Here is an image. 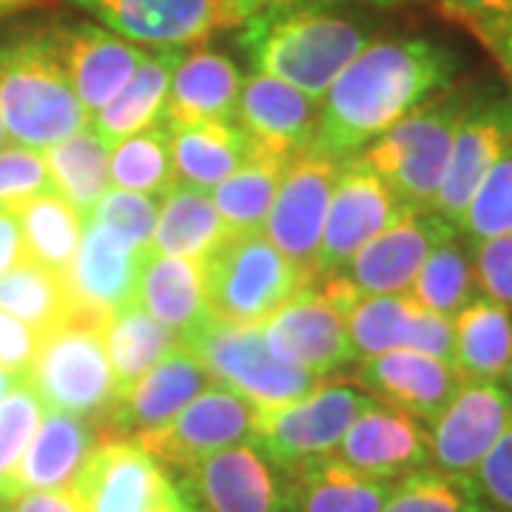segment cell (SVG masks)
Masks as SVG:
<instances>
[{
	"label": "cell",
	"mask_w": 512,
	"mask_h": 512,
	"mask_svg": "<svg viewBox=\"0 0 512 512\" xmlns=\"http://www.w3.org/2000/svg\"><path fill=\"white\" fill-rule=\"evenodd\" d=\"M458 57L433 40H370L330 83L308 151L356 157L421 103L453 86Z\"/></svg>",
	"instance_id": "obj_1"
},
{
	"label": "cell",
	"mask_w": 512,
	"mask_h": 512,
	"mask_svg": "<svg viewBox=\"0 0 512 512\" xmlns=\"http://www.w3.org/2000/svg\"><path fill=\"white\" fill-rule=\"evenodd\" d=\"M239 49L254 72L276 77L322 103L330 83L370 43L365 26L328 12V6H293L248 18Z\"/></svg>",
	"instance_id": "obj_2"
},
{
	"label": "cell",
	"mask_w": 512,
	"mask_h": 512,
	"mask_svg": "<svg viewBox=\"0 0 512 512\" xmlns=\"http://www.w3.org/2000/svg\"><path fill=\"white\" fill-rule=\"evenodd\" d=\"M0 123L9 143L35 151L89 126V111L57 52L55 29L0 46Z\"/></svg>",
	"instance_id": "obj_3"
},
{
	"label": "cell",
	"mask_w": 512,
	"mask_h": 512,
	"mask_svg": "<svg viewBox=\"0 0 512 512\" xmlns=\"http://www.w3.org/2000/svg\"><path fill=\"white\" fill-rule=\"evenodd\" d=\"M470 92H444L413 109L382 137L367 143L356 160L413 208H430L450 160V146Z\"/></svg>",
	"instance_id": "obj_4"
},
{
	"label": "cell",
	"mask_w": 512,
	"mask_h": 512,
	"mask_svg": "<svg viewBox=\"0 0 512 512\" xmlns=\"http://www.w3.org/2000/svg\"><path fill=\"white\" fill-rule=\"evenodd\" d=\"M106 316L72 313L66 322L40 333L37 356L26 384L46 410L72 413L80 419L103 416L114 399Z\"/></svg>",
	"instance_id": "obj_5"
},
{
	"label": "cell",
	"mask_w": 512,
	"mask_h": 512,
	"mask_svg": "<svg viewBox=\"0 0 512 512\" xmlns=\"http://www.w3.org/2000/svg\"><path fill=\"white\" fill-rule=\"evenodd\" d=\"M208 313L237 325H262L311 282L265 234H228L202 259Z\"/></svg>",
	"instance_id": "obj_6"
},
{
	"label": "cell",
	"mask_w": 512,
	"mask_h": 512,
	"mask_svg": "<svg viewBox=\"0 0 512 512\" xmlns=\"http://www.w3.org/2000/svg\"><path fill=\"white\" fill-rule=\"evenodd\" d=\"M177 339L194 353V359L211 373L214 382L256 407L302 399L322 382L302 367L279 362L265 345L259 325H237L205 313Z\"/></svg>",
	"instance_id": "obj_7"
},
{
	"label": "cell",
	"mask_w": 512,
	"mask_h": 512,
	"mask_svg": "<svg viewBox=\"0 0 512 512\" xmlns=\"http://www.w3.org/2000/svg\"><path fill=\"white\" fill-rule=\"evenodd\" d=\"M345 316L353 359H370L393 350H416L453 362V319L427 311L410 293H356L339 276L319 282Z\"/></svg>",
	"instance_id": "obj_8"
},
{
	"label": "cell",
	"mask_w": 512,
	"mask_h": 512,
	"mask_svg": "<svg viewBox=\"0 0 512 512\" xmlns=\"http://www.w3.org/2000/svg\"><path fill=\"white\" fill-rule=\"evenodd\" d=\"M373 402L350 384H316L302 399L256 407L254 441L279 470L296 461L336 453L353 419Z\"/></svg>",
	"instance_id": "obj_9"
},
{
	"label": "cell",
	"mask_w": 512,
	"mask_h": 512,
	"mask_svg": "<svg viewBox=\"0 0 512 512\" xmlns=\"http://www.w3.org/2000/svg\"><path fill=\"white\" fill-rule=\"evenodd\" d=\"M83 512H160L180 487L134 439H97L69 487Z\"/></svg>",
	"instance_id": "obj_10"
},
{
	"label": "cell",
	"mask_w": 512,
	"mask_h": 512,
	"mask_svg": "<svg viewBox=\"0 0 512 512\" xmlns=\"http://www.w3.org/2000/svg\"><path fill=\"white\" fill-rule=\"evenodd\" d=\"M254 419L256 404L222 384H211L165 424L137 433L131 439L160 464L185 473L191 464H197L200 458L211 456L222 447L251 441Z\"/></svg>",
	"instance_id": "obj_11"
},
{
	"label": "cell",
	"mask_w": 512,
	"mask_h": 512,
	"mask_svg": "<svg viewBox=\"0 0 512 512\" xmlns=\"http://www.w3.org/2000/svg\"><path fill=\"white\" fill-rule=\"evenodd\" d=\"M407 208L382 177H376L367 165L356 157H348L330 194L325 228L316 251V282L336 276L348 259L365 242L382 234L402 217Z\"/></svg>",
	"instance_id": "obj_12"
},
{
	"label": "cell",
	"mask_w": 512,
	"mask_h": 512,
	"mask_svg": "<svg viewBox=\"0 0 512 512\" xmlns=\"http://www.w3.org/2000/svg\"><path fill=\"white\" fill-rule=\"evenodd\" d=\"M342 163L316 151L299 154L288 165L265 222V237L311 285L316 282V251Z\"/></svg>",
	"instance_id": "obj_13"
},
{
	"label": "cell",
	"mask_w": 512,
	"mask_h": 512,
	"mask_svg": "<svg viewBox=\"0 0 512 512\" xmlns=\"http://www.w3.org/2000/svg\"><path fill=\"white\" fill-rule=\"evenodd\" d=\"M512 140V94L487 89L470 94L467 106L461 111L450 160L441 177L439 194L433 211L450 222L458 231L461 217L476 194L478 183L501 157V151Z\"/></svg>",
	"instance_id": "obj_14"
},
{
	"label": "cell",
	"mask_w": 512,
	"mask_h": 512,
	"mask_svg": "<svg viewBox=\"0 0 512 512\" xmlns=\"http://www.w3.org/2000/svg\"><path fill=\"white\" fill-rule=\"evenodd\" d=\"M177 487L202 512H288L285 476L254 441H239L200 458Z\"/></svg>",
	"instance_id": "obj_15"
},
{
	"label": "cell",
	"mask_w": 512,
	"mask_h": 512,
	"mask_svg": "<svg viewBox=\"0 0 512 512\" xmlns=\"http://www.w3.org/2000/svg\"><path fill=\"white\" fill-rule=\"evenodd\" d=\"M512 419V390L501 382L458 384L453 399L430 421V461L450 476L473 478L481 458Z\"/></svg>",
	"instance_id": "obj_16"
},
{
	"label": "cell",
	"mask_w": 512,
	"mask_h": 512,
	"mask_svg": "<svg viewBox=\"0 0 512 512\" xmlns=\"http://www.w3.org/2000/svg\"><path fill=\"white\" fill-rule=\"evenodd\" d=\"M265 345L279 362L302 367L313 376H328L353 359L345 316L313 282L274 311L262 325Z\"/></svg>",
	"instance_id": "obj_17"
},
{
	"label": "cell",
	"mask_w": 512,
	"mask_h": 512,
	"mask_svg": "<svg viewBox=\"0 0 512 512\" xmlns=\"http://www.w3.org/2000/svg\"><path fill=\"white\" fill-rule=\"evenodd\" d=\"M450 231L456 228L436 211L407 208L390 228H384L350 256L348 265L336 276L365 296L410 291L430 248Z\"/></svg>",
	"instance_id": "obj_18"
},
{
	"label": "cell",
	"mask_w": 512,
	"mask_h": 512,
	"mask_svg": "<svg viewBox=\"0 0 512 512\" xmlns=\"http://www.w3.org/2000/svg\"><path fill=\"white\" fill-rule=\"evenodd\" d=\"M211 384H217L211 373L177 339L146 376H140L123 396L109 404L97 433L103 439H131L137 433L154 430Z\"/></svg>",
	"instance_id": "obj_19"
},
{
	"label": "cell",
	"mask_w": 512,
	"mask_h": 512,
	"mask_svg": "<svg viewBox=\"0 0 512 512\" xmlns=\"http://www.w3.org/2000/svg\"><path fill=\"white\" fill-rule=\"evenodd\" d=\"M336 456L365 476L393 481L430 464V433L416 416L373 399L353 419Z\"/></svg>",
	"instance_id": "obj_20"
},
{
	"label": "cell",
	"mask_w": 512,
	"mask_h": 512,
	"mask_svg": "<svg viewBox=\"0 0 512 512\" xmlns=\"http://www.w3.org/2000/svg\"><path fill=\"white\" fill-rule=\"evenodd\" d=\"M234 120L254 146L296 160L313 143L319 100L276 77L251 72L242 77Z\"/></svg>",
	"instance_id": "obj_21"
},
{
	"label": "cell",
	"mask_w": 512,
	"mask_h": 512,
	"mask_svg": "<svg viewBox=\"0 0 512 512\" xmlns=\"http://www.w3.org/2000/svg\"><path fill=\"white\" fill-rule=\"evenodd\" d=\"M146 251L131 248L111 228L83 220V237L63 276L74 313L106 316L134 302L140 259Z\"/></svg>",
	"instance_id": "obj_22"
},
{
	"label": "cell",
	"mask_w": 512,
	"mask_h": 512,
	"mask_svg": "<svg viewBox=\"0 0 512 512\" xmlns=\"http://www.w3.org/2000/svg\"><path fill=\"white\" fill-rule=\"evenodd\" d=\"M137 46L200 43L220 26L217 0H66Z\"/></svg>",
	"instance_id": "obj_23"
},
{
	"label": "cell",
	"mask_w": 512,
	"mask_h": 512,
	"mask_svg": "<svg viewBox=\"0 0 512 512\" xmlns=\"http://www.w3.org/2000/svg\"><path fill=\"white\" fill-rule=\"evenodd\" d=\"M55 40L74 92L83 109L89 111V120L94 111L114 100V94L126 86L128 77L137 72V66L148 55L146 46H137L97 23H74L55 29Z\"/></svg>",
	"instance_id": "obj_24"
},
{
	"label": "cell",
	"mask_w": 512,
	"mask_h": 512,
	"mask_svg": "<svg viewBox=\"0 0 512 512\" xmlns=\"http://www.w3.org/2000/svg\"><path fill=\"white\" fill-rule=\"evenodd\" d=\"M453 362H444L416 350H393L382 356L362 359L356 370V384L379 402L393 404L419 421H430L444 410V404L453 399L458 384Z\"/></svg>",
	"instance_id": "obj_25"
},
{
	"label": "cell",
	"mask_w": 512,
	"mask_h": 512,
	"mask_svg": "<svg viewBox=\"0 0 512 512\" xmlns=\"http://www.w3.org/2000/svg\"><path fill=\"white\" fill-rule=\"evenodd\" d=\"M100 439L89 419L72 413L46 410L37 424L35 436L26 444L12 476L0 487V504L32 490H63L72 487L80 464Z\"/></svg>",
	"instance_id": "obj_26"
},
{
	"label": "cell",
	"mask_w": 512,
	"mask_h": 512,
	"mask_svg": "<svg viewBox=\"0 0 512 512\" xmlns=\"http://www.w3.org/2000/svg\"><path fill=\"white\" fill-rule=\"evenodd\" d=\"M288 512H382L390 481L353 470L336 453L282 470Z\"/></svg>",
	"instance_id": "obj_27"
},
{
	"label": "cell",
	"mask_w": 512,
	"mask_h": 512,
	"mask_svg": "<svg viewBox=\"0 0 512 512\" xmlns=\"http://www.w3.org/2000/svg\"><path fill=\"white\" fill-rule=\"evenodd\" d=\"M242 89V72L231 57L211 49L183 55L171 77L165 100L163 126H191V123H234L237 97Z\"/></svg>",
	"instance_id": "obj_28"
},
{
	"label": "cell",
	"mask_w": 512,
	"mask_h": 512,
	"mask_svg": "<svg viewBox=\"0 0 512 512\" xmlns=\"http://www.w3.org/2000/svg\"><path fill=\"white\" fill-rule=\"evenodd\" d=\"M180 46L151 49L146 60L137 66V72L128 77V83L114 94V100L100 111H94L89 126L109 143L117 146L131 134H140L154 126H163L165 100L171 89V77L183 60Z\"/></svg>",
	"instance_id": "obj_29"
},
{
	"label": "cell",
	"mask_w": 512,
	"mask_h": 512,
	"mask_svg": "<svg viewBox=\"0 0 512 512\" xmlns=\"http://www.w3.org/2000/svg\"><path fill=\"white\" fill-rule=\"evenodd\" d=\"M453 367L470 382L510 379L512 311L476 293L453 316Z\"/></svg>",
	"instance_id": "obj_30"
},
{
	"label": "cell",
	"mask_w": 512,
	"mask_h": 512,
	"mask_svg": "<svg viewBox=\"0 0 512 512\" xmlns=\"http://www.w3.org/2000/svg\"><path fill=\"white\" fill-rule=\"evenodd\" d=\"M134 302L177 336L208 313L202 259H183L148 251L140 259Z\"/></svg>",
	"instance_id": "obj_31"
},
{
	"label": "cell",
	"mask_w": 512,
	"mask_h": 512,
	"mask_svg": "<svg viewBox=\"0 0 512 512\" xmlns=\"http://www.w3.org/2000/svg\"><path fill=\"white\" fill-rule=\"evenodd\" d=\"M225 237L228 231L211 200V191L174 180L165 188L148 251L183 259H205Z\"/></svg>",
	"instance_id": "obj_32"
},
{
	"label": "cell",
	"mask_w": 512,
	"mask_h": 512,
	"mask_svg": "<svg viewBox=\"0 0 512 512\" xmlns=\"http://www.w3.org/2000/svg\"><path fill=\"white\" fill-rule=\"evenodd\" d=\"M291 163L293 160L251 143V151L237 171L211 188V200L228 234H265L276 191Z\"/></svg>",
	"instance_id": "obj_33"
},
{
	"label": "cell",
	"mask_w": 512,
	"mask_h": 512,
	"mask_svg": "<svg viewBox=\"0 0 512 512\" xmlns=\"http://www.w3.org/2000/svg\"><path fill=\"white\" fill-rule=\"evenodd\" d=\"M168 137L174 177L205 191L231 177L251 151V140L242 128L217 120L168 128Z\"/></svg>",
	"instance_id": "obj_34"
},
{
	"label": "cell",
	"mask_w": 512,
	"mask_h": 512,
	"mask_svg": "<svg viewBox=\"0 0 512 512\" xmlns=\"http://www.w3.org/2000/svg\"><path fill=\"white\" fill-rule=\"evenodd\" d=\"M40 154H43V163L52 177L57 197H63L86 220L94 202L111 188L109 143L92 126H86L55 146L43 148Z\"/></svg>",
	"instance_id": "obj_35"
},
{
	"label": "cell",
	"mask_w": 512,
	"mask_h": 512,
	"mask_svg": "<svg viewBox=\"0 0 512 512\" xmlns=\"http://www.w3.org/2000/svg\"><path fill=\"white\" fill-rule=\"evenodd\" d=\"M177 342V333L157 322L146 308L128 302L106 322V353H109L114 399L123 396L140 376L163 359ZM111 399V402H114Z\"/></svg>",
	"instance_id": "obj_36"
},
{
	"label": "cell",
	"mask_w": 512,
	"mask_h": 512,
	"mask_svg": "<svg viewBox=\"0 0 512 512\" xmlns=\"http://www.w3.org/2000/svg\"><path fill=\"white\" fill-rule=\"evenodd\" d=\"M26 262L66 276L83 237V217L57 194H43L15 208Z\"/></svg>",
	"instance_id": "obj_37"
},
{
	"label": "cell",
	"mask_w": 512,
	"mask_h": 512,
	"mask_svg": "<svg viewBox=\"0 0 512 512\" xmlns=\"http://www.w3.org/2000/svg\"><path fill=\"white\" fill-rule=\"evenodd\" d=\"M407 293L427 311L447 319H453L476 296L473 256L467 254L464 242L458 239V231H450L430 248Z\"/></svg>",
	"instance_id": "obj_38"
},
{
	"label": "cell",
	"mask_w": 512,
	"mask_h": 512,
	"mask_svg": "<svg viewBox=\"0 0 512 512\" xmlns=\"http://www.w3.org/2000/svg\"><path fill=\"white\" fill-rule=\"evenodd\" d=\"M0 311L26 322L37 333H46L74 313L63 276L32 262L0 274Z\"/></svg>",
	"instance_id": "obj_39"
},
{
	"label": "cell",
	"mask_w": 512,
	"mask_h": 512,
	"mask_svg": "<svg viewBox=\"0 0 512 512\" xmlns=\"http://www.w3.org/2000/svg\"><path fill=\"white\" fill-rule=\"evenodd\" d=\"M174 180L177 177H174V163H171V137H168L165 126L131 134L117 146H111V188L163 197L165 188Z\"/></svg>",
	"instance_id": "obj_40"
},
{
	"label": "cell",
	"mask_w": 512,
	"mask_h": 512,
	"mask_svg": "<svg viewBox=\"0 0 512 512\" xmlns=\"http://www.w3.org/2000/svg\"><path fill=\"white\" fill-rule=\"evenodd\" d=\"M382 512H490L473 478L419 467L402 476L387 493Z\"/></svg>",
	"instance_id": "obj_41"
},
{
	"label": "cell",
	"mask_w": 512,
	"mask_h": 512,
	"mask_svg": "<svg viewBox=\"0 0 512 512\" xmlns=\"http://www.w3.org/2000/svg\"><path fill=\"white\" fill-rule=\"evenodd\" d=\"M458 234L470 239V245L512 234V140L478 183L476 194L461 217Z\"/></svg>",
	"instance_id": "obj_42"
},
{
	"label": "cell",
	"mask_w": 512,
	"mask_h": 512,
	"mask_svg": "<svg viewBox=\"0 0 512 512\" xmlns=\"http://www.w3.org/2000/svg\"><path fill=\"white\" fill-rule=\"evenodd\" d=\"M160 202L151 194H137V191H123V188H109L100 200L94 202L86 220L100 222L111 228L117 237L128 242L137 251H146L154 222H157Z\"/></svg>",
	"instance_id": "obj_43"
},
{
	"label": "cell",
	"mask_w": 512,
	"mask_h": 512,
	"mask_svg": "<svg viewBox=\"0 0 512 512\" xmlns=\"http://www.w3.org/2000/svg\"><path fill=\"white\" fill-rule=\"evenodd\" d=\"M43 413L46 407L37 399L35 390L26 384V379L6 399H0V487L12 476L26 444L35 436Z\"/></svg>",
	"instance_id": "obj_44"
},
{
	"label": "cell",
	"mask_w": 512,
	"mask_h": 512,
	"mask_svg": "<svg viewBox=\"0 0 512 512\" xmlns=\"http://www.w3.org/2000/svg\"><path fill=\"white\" fill-rule=\"evenodd\" d=\"M43 194H55L43 154L15 143L0 148V208L15 211Z\"/></svg>",
	"instance_id": "obj_45"
},
{
	"label": "cell",
	"mask_w": 512,
	"mask_h": 512,
	"mask_svg": "<svg viewBox=\"0 0 512 512\" xmlns=\"http://www.w3.org/2000/svg\"><path fill=\"white\" fill-rule=\"evenodd\" d=\"M473 484L493 512H512V419L481 458Z\"/></svg>",
	"instance_id": "obj_46"
},
{
	"label": "cell",
	"mask_w": 512,
	"mask_h": 512,
	"mask_svg": "<svg viewBox=\"0 0 512 512\" xmlns=\"http://www.w3.org/2000/svg\"><path fill=\"white\" fill-rule=\"evenodd\" d=\"M473 271L481 293L512 311V234L473 242Z\"/></svg>",
	"instance_id": "obj_47"
},
{
	"label": "cell",
	"mask_w": 512,
	"mask_h": 512,
	"mask_svg": "<svg viewBox=\"0 0 512 512\" xmlns=\"http://www.w3.org/2000/svg\"><path fill=\"white\" fill-rule=\"evenodd\" d=\"M37 345H40V333L35 328L0 311V370L18 373L26 379L37 356Z\"/></svg>",
	"instance_id": "obj_48"
},
{
	"label": "cell",
	"mask_w": 512,
	"mask_h": 512,
	"mask_svg": "<svg viewBox=\"0 0 512 512\" xmlns=\"http://www.w3.org/2000/svg\"><path fill=\"white\" fill-rule=\"evenodd\" d=\"M336 3H353V0H217L220 26H242L248 18L274 12V9H293V6H336ZM373 6H402L410 0H362Z\"/></svg>",
	"instance_id": "obj_49"
},
{
	"label": "cell",
	"mask_w": 512,
	"mask_h": 512,
	"mask_svg": "<svg viewBox=\"0 0 512 512\" xmlns=\"http://www.w3.org/2000/svg\"><path fill=\"white\" fill-rule=\"evenodd\" d=\"M464 26L487 46V52L495 57V63L507 74L512 86V18H481Z\"/></svg>",
	"instance_id": "obj_50"
},
{
	"label": "cell",
	"mask_w": 512,
	"mask_h": 512,
	"mask_svg": "<svg viewBox=\"0 0 512 512\" xmlns=\"http://www.w3.org/2000/svg\"><path fill=\"white\" fill-rule=\"evenodd\" d=\"M0 512H83L77 495L63 490H32V493L15 495L12 501L0 504Z\"/></svg>",
	"instance_id": "obj_51"
},
{
	"label": "cell",
	"mask_w": 512,
	"mask_h": 512,
	"mask_svg": "<svg viewBox=\"0 0 512 512\" xmlns=\"http://www.w3.org/2000/svg\"><path fill=\"white\" fill-rule=\"evenodd\" d=\"M441 9L461 23L481 18H512V0H441Z\"/></svg>",
	"instance_id": "obj_52"
},
{
	"label": "cell",
	"mask_w": 512,
	"mask_h": 512,
	"mask_svg": "<svg viewBox=\"0 0 512 512\" xmlns=\"http://www.w3.org/2000/svg\"><path fill=\"white\" fill-rule=\"evenodd\" d=\"M23 262H26V254H23L18 217H15V211L0 208V274L18 268Z\"/></svg>",
	"instance_id": "obj_53"
},
{
	"label": "cell",
	"mask_w": 512,
	"mask_h": 512,
	"mask_svg": "<svg viewBox=\"0 0 512 512\" xmlns=\"http://www.w3.org/2000/svg\"><path fill=\"white\" fill-rule=\"evenodd\" d=\"M160 512H202V510L197 507V504H194V501H191V498H188V495L183 493V490H180L177 501H171V504H168V507H163Z\"/></svg>",
	"instance_id": "obj_54"
},
{
	"label": "cell",
	"mask_w": 512,
	"mask_h": 512,
	"mask_svg": "<svg viewBox=\"0 0 512 512\" xmlns=\"http://www.w3.org/2000/svg\"><path fill=\"white\" fill-rule=\"evenodd\" d=\"M23 382V376L18 373H9V370H0V399H6L18 384Z\"/></svg>",
	"instance_id": "obj_55"
},
{
	"label": "cell",
	"mask_w": 512,
	"mask_h": 512,
	"mask_svg": "<svg viewBox=\"0 0 512 512\" xmlns=\"http://www.w3.org/2000/svg\"><path fill=\"white\" fill-rule=\"evenodd\" d=\"M32 0H0V18H6V15H12V12H18L23 6H29Z\"/></svg>",
	"instance_id": "obj_56"
},
{
	"label": "cell",
	"mask_w": 512,
	"mask_h": 512,
	"mask_svg": "<svg viewBox=\"0 0 512 512\" xmlns=\"http://www.w3.org/2000/svg\"><path fill=\"white\" fill-rule=\"evenodd\" d=\"M9 146V140H6V131H3V123H0V148Z\"/></svg>",
	"instance_id": "obj_57"
},
{
	"label": "cell",
	"mask_w": 512,
	"mask_h": 512,
	"mask_svg": "<svg viewBox=\"0 0 512 512\" xmlns=\"http://www.w3.org/2000/svg\"><path fill=\"white\" fill-rule=\"evenodd\" d=\"M510 379H512V367H510Z\"/></svg>",
	"instance_id": "obj_58"
},
{
	"label": "cell",
	"mask_w": 512,
	"mask_h": 512,
	"mask_svg": "<svg viewBox=\"0 0 512 512\" xmlns=\"http://www.w3.org/2000/svg\"><path fill=\"white\" fill-rule=\"evenodd\" d=\"M490 512H493V510H490Z\"/></svg>",
	"instance_id": "obj_59"
}]
</instances>
